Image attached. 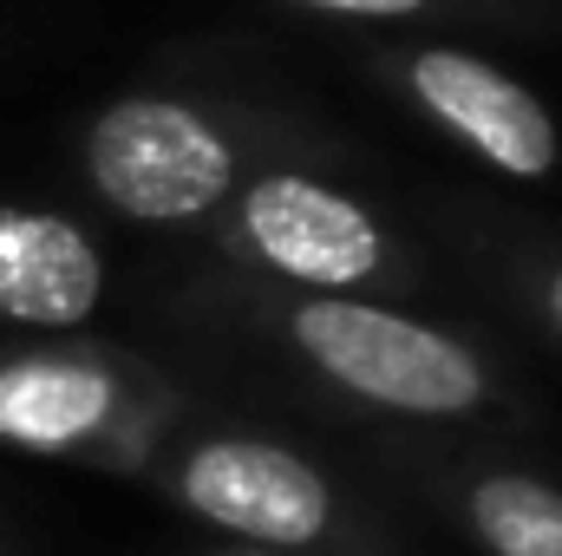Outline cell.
<instances>
[{
	"label": "cell",
	"mask_w": 562,
	"mask_h": 556,
	"mask_svg": "<svg viewBox=\"0 0 562 556\" xmlns=\"http://www.w3.org/2000/svg\"><path fill=\"white\" fill-rule=\"evenodd\" d=\"M86 170L112 210L138 223H183L229 197L236 151L203 112L177 99H119L86 138Z\"/></svg>",
	"instance_id": "6da1fadb"
},
{
	"label": "cell",
	"mask_w": 562,
	"mask_h": 556,
	"mask_svg": "<svg viewBox=\"0 0 562 556\" xmlns=\"http://www.w3.org/2000/svg\"><path fill=\"white\" fill-rule=\"evenodd\" d=\"M294 341L353 393L380 400V407H406V413H464L484 393L477 360L406 314L386 308H360V301H307L294 314Z\"/></svg>",
	"instance_id": "7a4b0ae2"
},
{
	"label": "cell",
	"mask_w": 562,
	"mask_h": 556,
	"mask_svg": "<svg viewBox=\"0 0 562 556\" xmlns=\"http://www.w3.org/2000/svg\"><path fill=\"white\" fill-rule=\"evenodd\" d=\"M413 99L425 112L458 132L477 157H491L510 177H550L557 170V119L543 112V99L530 86H517L510 73H497L477 53L458 46H425L419 59L406 66Z\"/></svg>",
	"instance_id": "3957f363"
},
{
	"label": "cell",
	"mask_w": 562,
	"mask_h": 556,
	"mask_svg": "<svg viewBox=\"0 0 562 556\" xmlns=\"http://www.w3.org/2000/svg\"><path fill=\"white\" fill-rule=\"evenodd\" d=\"M243 236L256 243V256L269 269L314 281V288H353L380 269L373 216L353 197H340L314 177H294V170L262 177L243 197Z\"/></svg>",
	"instance_id": "277c9868"
},
{
	"label": "cell",
	"mask_w": 562,
	"mask_h": 556,
	"mask_svg": "<svg viewBox=\"0 0 562 556\" xmlns=\"http://www.w3.org/2000/svg\"><path fill=\"white\" fill-rule=\"evenodd\" d=\"M183 498L210 524L243 531L256 544H307L327 524V485L281 445H203L183 465Z\"/></svg>",
	"instance_id": "5b68a950"
},
{
	"label": "cell",
	"mask_w": 562,
	"mask_h": 556,
	"mask_svg": "<svg viewBox=\"0 0 562 556\" xmlns=\"http://www.w3.org/2000/svg\"><path fill=\"white\" fill-rule=\"evenodd\" d=\"M99 288H105V269L86 230H72L66 216L0 210V314L72 327L99 308Z\"/></svg>",
	"instance_id": "8992f818"
},
{
	"label": "cell",
	"mask_w": 562,
	"mask_h": 556,
	"mask_svg": "<svg viewBox=\"0 0 562 556\" xmlns=\"http://www.w3.org/2000/svg\"><path fill=\"white\" fill-rule=\"evenodd\" d=\"M112 413V380L72 360H20L0 367V438L20 445H72Z\"/></svg>",
	"instance_id": "52a82bcc"
},
{
	"label": "cell",
	"mask_w": 562,
	"mask_h": 556,
	"mask_svg": "<svg viewBox=\"0 0 562 556\" xmlns=\"http://www.w3.org/2000/svg\"><path fill=\"white\" fill-rule=\"evenodd\" d=\"M471 511L497 556H562V491L537 478H484Z\"/></svg>",
	"instance_id": "ba28073f"
},
{
	"label": "cell",
	"mask_w": 562,
	"mask_h": 556,
	"mask_svg": "<svg viewBox=\"0 0 562 556\" xmlns=\"http://www.w3.org/2000/svg\"><path fill=\"white\" fill-rule=\"evenodd\" d=\"M301 7H321V13H360V20H406V13H419L425 0H301Z\"/></svg>",
	"instance_id": "9c48e42d"
},
{
	"label": "cell",
	"mask_w": 562,
	"mask_h": 556,
	"mask_svg": "<svg viewBox=\"0 0 562 556\" xmlns=\"http://www.w3.org/2000/svg\"><path fill=\"white\" fill-rule=\"evenodd\" d=\"M550 314H557V327H562V269H557V281H550Z\"/></svg>",
	"instance_id": "30bf717a"
}]
</instances>
